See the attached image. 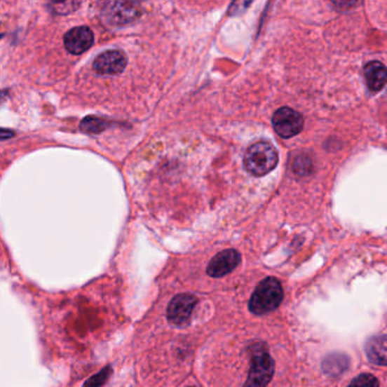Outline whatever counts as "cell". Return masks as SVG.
<instances>
[{
    "label": "cell",
    "mask_w": 387,
    "mask_h": 387,
    "mask_svg": "<svg viewBox=\"0 0 387 387\" xmlns=\"http://www.w3.org/2000/svg\"><path fill=\"white\" fill-rule=\"evenodd\" d=\"M93 43V32L88 27L72 29L64 36V45L69 53L81 55L86 53Z\"/></svg>",
    "instance_id": "cell-9"
},
{
    "label": "cell",
    "mask_w": 387,
    "mask_h": 387,
    "mask_svg": "<svg viewBox=\"0 0 387 387\" xmlns=\"http://www.w3.org/2000/svg\"><path fill=\"white\" fill-rule=\"evenodd\" d=\"M126 63V57L123 51H104L93 62V71L100 75H116L124 71Z\"/></svg>",
    "instance_id": "cell-7"
},
{
    "label": "cell",
    "mask_w": 387,
    "mask_h": 387,
    "mask_svg": "<svg viewBox=\"0 0 387 387\" xmlns=\"http://www.w3.org/2000/svg\"><path fill=\"white\" fill-rule=\"evenodd\" d=\"M366 353L372 364L387 366V337L379 335L369 339L366 344Z\"/></svg>",
    "instance_id": "cell-11"
},
{
    "label": "cell",
    "mask_w": 387,
    "mask_h": 387,
    "mask_svg": "<svg viewBox=\"0 0 387 387\" xmlns=\"http://www.w3.org/2000/svg\"><path fill=\"white\" fill-rule=\"evenodd\" d=\"M348 360L346 355H328L322 362V369L330 376H339L348 369Z\"/></svg>",
    "instance_id": "cell-12"
},
{
    "label": "cell",
    "mask_w": 387,
    "mask_h": 387,
    "mask_svg": "<svg viewBox=\"0 0 387 387\" xmlns=\"http://www.w3.org/2000/svg\"><path fill=\"white\" fill-rule=\"evenodd\" d=\"M111 374H113L111 367H104L102 372H99L98 374H95L93 377H90V379L84 383L83 387H102L107 383Z\"/></svg>",
    "instance_id": "cell-14"
},
{
    "label": "cell",
    "mask_w": 387,
    "mask_h": 387,
    "mask_svg": "<svg viewBox=\"0 0 387 387\" xmlns=\"http://www.w3.org/2000/svg\"><path fill=\"white\" fill-rule=\"evenodd\" d=\"M107 122H104V119L98 118V117H87L83 122L81 123V130L86 133H99L107 128Z\"/></svg>",
    "instance_id": "cell-13"
},
{
    "label": "cell",
    "mask_w": 387,
    "mask_h": 387,
    "mask_svg": "<svg viewBox=\"0 0 387 387\" xmlns=\"http://www.w3.org/2000/svg\"><path fill=\"white\" fill-rule=\"evenodd\" d=\"M379 379L370 374H362L358 376L350 383L348 387H379Z\"/></svg>",
    "instance_id": "cell-15"
},
{
    "label": "cell",
    "mask_w": 387,
    "mask_h": 387,
    "mask_svg": "<svg viewBox=\"0 0 387 387\" xmlns=\"http://www.w3.org/2000/svg\"><path fill=\"white\" fill-rule=\"evenodd\" d=\"M197 302L198 299L194 294L183 293V294L176 295L167 308L168 322L176 326L188 325Z\"/></svg>",
    "instance_id": "cell-5"
},
{
    "label": "cell",
    "mask_w": 387,
    "mask_h": 387,
    "mask_svg": "<svg viewBox=\"0 0 387 387\" xmlns=\"http://www.w3.org/2000/svg\"><path fill=\"white\" fill-rule=\"evenodd\" d=\"M7 135H13L12 132L6 131V130H3L1 131V137H3V139H7Z\"/></svg>",
    "instance_id": "cell-16"
},
{
    "label": "cell",
    "mask_w": 387,
    "mask_h": 387,
    "mask_svg": "<svg viewBox=\"0 0 387 387\" xmlns=\"http://www.w3.org/2000/svg\"><path fill=\"white\" fill-rule=\"evenodd\" d=\"M367 87L372 93H379L387 84V67L381 62H370L365 66Z\"/></svg>",
    "instance_id": "cell-10"
},
{
    "label": "cell",
    "mask_w": 387,
    "mask_h": 387,
    "mask_svg": "<svg viewBox=\"0 0 387 387\" xmlns=\"http://www.w3.org/2000/svg\"><path fill=\"white\" fill-rule=\"evenodd\" d=\"M140 9L135 3H109L104 8V18L111 25H125L139 18Z\"/></svg>",
    "instance_id": "cell-6"
},
{
    "label": "cell",
    "mask_w": 387,
    "mask_h": 387,
    "mask_svg": "<svg viewBox=\"0 0 387 387\" xmlns=\"http://www.w3.org/2000/svg\"><path fill=\"white\" fill-rule=\"evenodd\" d=\"M243 163L245 170L252 175H267L277 166L278 155L271 143L259 141L247 148Z\"/></svg>",
    "instance_id": "cell-2"
},
{
    "label": "cell",
    "mask_w": 387,
    "mask_h": 387,
    "mask_svg": "<svg viewBox=\"0 0 387 387\" xmlns=\"http://www.w3.org/2000/svg\"><path fill=\"white\" fill-rule=\"evenodd\" d=\"M275 372V361L266 348H257L252 353L249 377L243 387H267Z\"/></svg>",
    "instance_id": "cell-3"
},
{
    "label": "cell",
    "mask_w": 387,
    "mask_h": 387,
    "mask_svg": "<svg viewBox=\"0 0 387 387\" xmlns=\"http://www.w3.org/2000/svg\"><path fill=\"white\" fill-rule=\"evenodd\" d=\"M241 262V254L234 249H229L218 253L210 260L207 267V274L209 276L223 277L232 273Z\"/></svg>",
    "instance_id": "cell-8"
},
{
    "label": "cell",
    "mask_w": 387,
    "mask_h": 387,
    "mask_svg": "<svg viewBox=\"0 0 387 387\" xmlns=\"http://www.w3.org/2000/svg\"><path fill=\"white\" fill-rule=\"evenodd\" d=\"M283 287L275 277H267L257 286L250 301L249 309L254 315H265L280 307L283 301Z\"/></svg>",
    "instance_id": "cell-1"
},
{
    "label": "cell",
    "mask_w": 387,
    "mask_h": 387,
    "mask_svg": "<svg viewBox=\"0 0 387 387\" xmlns=\"http://www.w3.org/2000/svg\"><path fill=\"white\" fill-rule=\"evenodd\" d=\"M275 132L283 139H291L304 130V117L292 108H280L273 116Z\"/></svg>",
    "instance_id": "cell-4"
}]
</instances>
